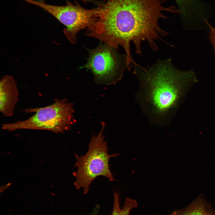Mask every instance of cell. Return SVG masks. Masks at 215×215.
<instances>
[{
	"instance_id": "cell-1",
	"label": "cell",
	"mask_w": 215,
	"mask_h": 215,
	"mask_svg": "<svg viewBox=\"0 0 215 215\" xmlns=\"http://www.w3.org/2000/svg\"><path fill=\"white\" fill-rule=\"evenodd\" d=\"M167 0H108L101 4L100 16L88 29L86 35L99 40L118 50L124 49L127 67L130 69L136 64L131 54L133 43L136 53H142L141 45L146 41L153 51L158 50L156 42L169 32L160 27V19L168 17L165 12L176 13L173 5L165 6Z\"/></svg>"
},
{
	"instance_id": "cell-9",
	"label": "cell",
	"mask_w": 215,
	"mask_h": 215,
	"mask_svg": "<svg viewBox=\"0 0 215 215\" xmlns=\"http://www.w3.org/2000/svg\"><path fill=\"white\" fill-rule=\"evenodd\" d=\"M168 215H215V211L210 204L199 197L186 207L174 210Z\"/></svg>"
},
{
	"instance_id": "cell-7",
	"label": "cell",
	"mask_w": 215,
	"mask_h": 215,
	"mask_svg": "<svg viewBox=\"0 0 215 215\" xmlns=\"http://www.w3.org/2000/svg\"><path fill=\"white\" fill-rule=\"evenodd\" d=\"M19 96L15 80L9 75L3 76L0 81V112L4 116L13 115L15 106L19 101Z\"/></svg>"
},
{
	"instance_id": "cell-6",
	"label": "cell",
	"mask_w": 215,
	"mask_h": 215,
	"mask_svg": "<svg viewBox=\"0 0 215 215\" xmlns=\"http://www.w3.org/2000/svg\"><path fill=\"white\" fill-rule=\"evenodd\" d=\"M88 58L82 67L90 70L98 84H115L122 78L127 64L125 55L101 42L95 48L87 49Z\"/></svg>"
},
{
	"instance_id": "cell-3",
	"label": "cell",
	"mask_w": 215,
	"mask_h": 215,
	"mask_svg": "<svg viewBox=\"0 0 215 215\" xmlns=\"http://www.w3.org/2000/svg\"><path fill=\"white\" fill-rule=\"evenodd\" d=\"M105 127L102 122L98 134L92 136L88 150L85 155L79 156L74 153L76 159L74 167L77 170L73 173L76 179L74 184L77 189L83 188L84 194L87 193L90 185L99 176L106 177L111 181L115 180L110 169L109 161L111 158L116 157L119 153L108 154L107 143L103 135Z\"/></svg>"
},
{
	"instance_id": "cell-12",
	"label": "cell",
	"mask_w": 215,
	"mask_h": 215,
	"mask_svg": "<svg viewBox=\"0 0 215 215\" xmlns=\"http://www.w3.org/2000/svg\"><path fill=\"white\" fill-rule=\"evenodd\" d=\"M37 1L43 2H44L45 0H37Z\"/></svg>"
},
{
	"instance_id": "cell-8",
	"label": "cell",
	"mask_w": 215,
	"mask_h": 215,
	"mask_svg": "<svg viewBox=\"0 0 215 215\" xmlns=\"http://www.w3.org/2000/svg\"><path fill=\"white\" fill-rule=\"evenodd\" d=\"M181 18L184 19L203 17L205 7L199 0H175Z\"/></svg>"
},
{
	"instance_id": "cell-10",
	"label": "cell",
	"mask_w": 215,
	"mask_h": 215,
	"mask_svg": "<svg viewBox=\"0 0 215 215\" xmlns=\"http://www.w3.org/2000/svg\"><path fill=\"white\" fill-rule=\"evenodd\" d=\"M138 206L136 200L127 197L121 209L120 206L119 194L116 191H114V204L112 215H130L131 210L137 208Z\"/></svg>"
},
{
	"instance_id": "cell-5",
	"label": "cell",
	"mask_w": 215,
	"mask_h": 215,
	"mask_svg": "<svg viewBox=\"0 0 215 215\" xmlns=\"http://www.w3.org/2000/svg\"><path fill=\"white\" fill-rule=\"evenodd\" d=\"M27 3L39 7L47 11L64 25L63 30L67 39L72 44L76 42V35L80 30L91 27L99 17L101 5L96 8L87 9L77 2L75 4L67 1L63 6L48 4L37 0H25Z\"/></svg>"
},
{
	"instance_id": "cell-4",
	"label": "cell",
	"mask_w": 215,
	"mask_h": 215,
	"mask_svg": "<svg viewBox=\"0 0 215 215\" xmlns=\"http://www.w3.org/2000/svg\"><path fill=\"white\" fill-rule=\"evenodd\" d=\"M35 113L28 119L1 124L2 129L12 131L20 129L45 130L63 133L69 129L74 112L73 104L67 99L57 100L49 105L25 110Z\"/></svg>"
},
{
	"instance_id": "cell-2",
	"label": "cell",
	"mask_w": 215,
	"mask_h": 215,
	"mask_svg": "<svg viewBox=\"0 0 215 215\" xmlns=\"http://www.w3.org/2000/svg\"><path fill=\"white\" fill-rule=\"evenodd\" d=\"M139 82L136 98L150 121L158 125L169 122L189 89L198 81L193 70L176 67L171 58L158 59L145 67L134 68Z\"/></svg>"
},
{
	"instance_id": "cell-11",
	"label": "cell",
	"mask_w": 215,
	"mask_h": 215,
	"mask_svg": "<svg viewBox=\"0 0 215 215\" xmlns=\"http://www.w3.org/2000/svg\"><path fill=\"white\" fill-rule=\"evenodd\" d=\"M210 28L209 33V39L212 44L215 53V27L211 25L209 23L208 24Z\"/></svg>"
}]
</instances>
